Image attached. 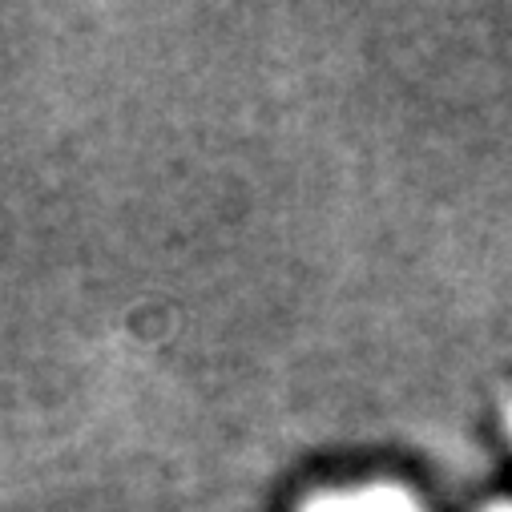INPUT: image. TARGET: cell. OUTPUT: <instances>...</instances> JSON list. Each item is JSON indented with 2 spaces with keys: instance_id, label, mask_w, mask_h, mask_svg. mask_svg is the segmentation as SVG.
I'll return each instance as SVG.
<instances>
[{
  "instance_id": "obj_1",
  "label": "cell",
  "mask_w": 512,
  "mask_h": 512,
  "mask_svg": "<svg viewBox=\"0 0 512 512\" xmlns=\"http://www.w3.org/2000/svg\"><path fill=\"white\" fill-rule=\"evenodd\" d=\"M299 512H424L416 492L400 488V484H367V488H331V492H315L303 500Z\"/></svg>"
}]
</instances>
